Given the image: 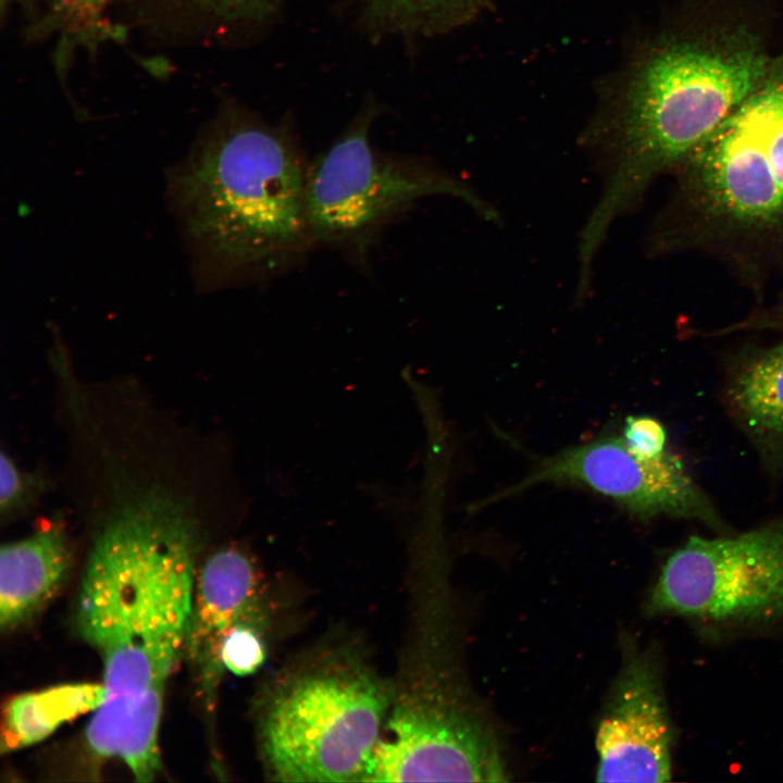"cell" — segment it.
<instances>
[{
	"label": "cell",
	"instance_id": "cell-15",
	"mask_svg": "<svg viewBox=\"0 0 783 783\" xmlns=\"http://www.w3.org/2000/svg\"><path fill=\"white\" fill-rule=\"evenodd\" d=\"M729 398L753 434L783 446V341L757 351L739 366Z\"/></svg>",
	"mask_w": 783,
	"mask_h": 783
},
{
	"label": "cell",
	"instance_id": "cell-19",
	"mask_svg": "<svg viewBox=\"0 0 783 783\" xmlns=\"http://www.w3.org/2000/svg\"><path fill=\"white\" fill-rule=\"evenodd\" d=\"M201 7L226 21L261 23L278 9L281 0H196Z\"/></svg>",
	"mask_w": 783,
	"mask_h": 783
},
{
	"label": "cell",
	"instance_id": "cell-7",
	"mask_svg": "<svg viewBox=\"0 0 783 783\" xmlns=\"http://www.w3.org/2000/svg\"><path fill=\"white\" fill-rule=\"evenodd\" d=\"M646 611L712 629L783 621V520L735 536L689 537L664 561Z\"/></svg>",
	"mask_w": 783,
	"mask_h": 783
},
{
	"label": "cell",
	"instance_id": "cell-18",
	"mask_svg": "<svg viewBox=\"0 0 783 783\" xmlns=\"http://www.w3.org/2000/svg\"><path fill=\"white\" fill-rule=\"evenodd\" d=\"M622 438L627 449L642 459H657L668 450L666 430L651 417H627Z\"/></svg>",
	"mask_w": 783,
	"mask_h": 783
},
{
	"label": "cell",
	"instance_id": "cell-17",
	"mask_svg": "<svg viewBox=\"0 0 783 783\" xmlns=\"http://www.w3.org/2000/svg\"><path fill=\"white\" fill-rule=\"evenodd\" d=\"M263 624L239 625L227 635L221 651L224 669L237 675L257 671L265 660L266 649L262 636Z\"/></svg>",
	"mask_w": 783,
	"mask_h": 783
},
{
	"label": "cell",
	"instance_id": "cell-8",
	"mask_svg": "<svg viewBox=\"0 0 783 783\" xmlns=\"http://www.w3.org/2000/svg\"><path fill=\"white\" fill-rule=\"evenodd\" d=\"M495 739L444 686L426 678L394 687L361 782H504Z\"/></svg>",
	"mask_w": 783,
	"mask_h": 783
},
{
	"label": "cell",
	"instance_id": "cell-22",
	"mask_svg": "<svg viewBox=\"0 0 783 783\" xmlns=\"http://www.w3.org/2000/svg\"><path fill=\"white\" fill-rule=\"evenodd\" d=\"M55 9L67 20L80 24L98 18L112 0H52Z\"/></svg>",
	"mask_w": 783,
	"mask_h": 783
},
{
	"label": "cell",
	"instance_id": "cell-3",
	"mask_svg": "<svg viewBox=\"0 0 783 783\" xmlns=\"http://www.w3.org/2000/svg\"><path fill=\"white\" fill-rule=\"evenodd\" d=\"M308 167L288 128L236 116L172 169L167 200L200 287L276 272L313 247Z\"/></svg>",
	"mask_w": 783,
	"mask_h": 783
},
{
	"label": "cell",
	"instance_id": "cell-12",
	"mask_svg": "<svg viewBox=\"0 0 783 783\" xmlns=\"http://www.w3.org/2000/svg\"><path fill=\"white\" fill-rule=\"evenodd\" d=\"M70 548L57 526L8 543L0 552V626L10 631L35 614L60 588Z\"/></svg>",
	"mask_w": 783,
	"mask_h": 783
},
{
	"label": "cell",
	"instance_id": "cell-16",
	"mask_svg": "<svg viewBox=\"0 0 783 783\" xmlns=\"http://www.w3.org/2000/svg\"><path fill=\"white\" fill-rule=\"evenodd\" d=\"M361 22L381 36L426 37L475 17L486 0H351Z\"/></svg>",
	"mask_w": 783,
	"mask_h": 783
},
{
	"label": "cell",
	"instance_id": "cell-5",
	"mask_svg": "<svg viewBox=\"0 0 783 783\" xmlns=\"http://www.w3.org/2000/svg\"><path fill=\"white\" fill-rule=\"evenodd\" d=\"M393 693L347 645L318 648L281 669L256 706L265 774L278 782H361Z\"/></svg>",
	"mask_w": 783,
	"mask_h": 783
},
{
	"label": "cell",
	"instance_id": "cell-10",
	"mask_svg": "<svg viewBox=\"0 0 783 783\" xmlns=\"http://www.w3.org/2000/svg\"><path fill=\"white\" fill-rule=\"evenodd\" d=\"M674 731L657 655L627 645L596 733L598 782H667Z\"/></svg>",
	"mask_w": 783,
	"mask_h": 783
},
{
	"label": "cell",
	"instance_id": "cell-20",
	"mask_svg": "<svg viewBox=\"0 0 783 783\" xmlns=\"http://www.w3.org/2000/svg\"><path fill=\"white\" fill-rule=\"evenodd\" d=\"M739 331H770L783 335V296L748 313L737 322L709 332L711 335H723Z\"/></svg>",
	"mask_w": 783,
	"mask_h": 783
},
{
	"label": "cell",
	"instance_id": "cell-6",
	"mask_svg": "<svg viewBox=\"0 0 783 783\" xmlns=\"http://www.w3.org/2000/svg\"><path fill=\"white\" fill-rule=\"evenodd\" d=\"M364 108L308 167L306 210L312 245L363 253L376 232L413 202L430 196L461 199L486 221L498 211L475 189L424 160L382 153L370 140L376 116Z\"/></svg>",
	"mask_w": 783,
	"mask_h": 783
},
{
	"label": "cell",
	"instance_id": "cell-1",
	"mask_svg": "<svg viewBox=\"0 0 783 783\" xmlns=\"http://www.w3.org/2000/svg\"><path fill=\"white\" fill-rule=\"evenodd\" d=\"M198 548L190 515L159 495L123 508L97 534L76 626L102 661L105 699L164 694L185 650Z\"/></svg>",
	"mask_w": 783,
	"mask_h": 783
},
{
	"label": "cell",
	"instance_id": "cell-11",
	"mask_svg": "<svg viewBox=\"0 0 783 783\" xmlns=\"http://www.w3.org/2000/svg\"><path fill=\"white\" fill-rule=\"evenodd\" d=\"M264 596L259 566L243 548L215 551L197 572L184 655L208 710L225 671L222 646L239 625L263 624Z\"/></svg>",
	"mask_w": 783,
	"mask_h": 783
},
{
	"label": "cell",
	"instance_id": "cell-21",
	"mask_svg": "<svg viewBox=\"0 0 783 783\" xmlns=\"http://www.w3.org/2000/svg\"><path fill=\"white\" fill-rule=\"evenodd\" d=\"M24 490L23 478L15 464L4 453L0 461V505L10 510L21 499Z\"/></svg>",
	"mask_w": 783,
	"mask_h": 783
},
{
	"label": "cell",
	"instance_id": "cell-13",
	"mask_svg": "<svg viewBox=\"0 0 783 783\" xmlns=\"http://www.w3.org/2000/svg\"><path fill=\"white\" fill-rule=\"evenodd\" d=\"M163 696L137 703L105 700L86 728L89 749L101 758L121 760L137 781H152L161 768L159 729Z\"/></svg>",
	"mask_w": 783,
	"mask_h": 783
},
{
	"label": "cell",
	"instance_id": "cell-2",
	"mask_svg": "<svg viewBox=\"0 0 783 783\" xmlns=\"http://www.w3.org/2000/svg\"><path fill=\"white\" fill-rule=\"evenodd\" d=\"M771 63L748 36L669 40L637 65L616 110L591 130L602 191L577 251L595 259L611 224L707 138L755 89Z\"/></svg>",
	"mask_w": 783,
	"mask_h": 783
},
{
	"label": "cell",
	"instance_id": "cell-9",
	"mask_svg": "<svg viewBox=\"0 0 783 783\" xmlns=\"http://www.w3.org/2000/svg\"><path fill=\"white\" fill-rule=\"evenodd\" d=\"M543 482L587 486L641 518L668 515L720 524L711 504L675 453L668 449L660 458L642 459L627 449L622 437L598 438L549 457L523 480L482 504Z\"/></svg>",
	"mask_w": 783,
	"mask_h": 783
},
{
	"label": "cell",
	"instance_id": "cell-4",
	"mask_svg": "<svg viewBox=\"0 0 783 783\" xmlns=\"http://www.w3.org/2000/svg\"><path fill=\"white\" fill-rule=\"evenodd\" d=\"M668 176L649 252L708 256L755 290L783 276V61Z\"/></svg>",
	"mask_w": 783,
	"mask_h": 783
},
{
	"label": "cell",
	"instance_id": "cell-14",
	"mask_svg": "<svg viewBox=\"0 0 783 783\" xmlns=\"http://www.w3.org/2000/svg\"><path fill=\"white\" fill-rule=\"evenodd\" d=\"M105 699L101 683L73 682L12 697L3 708L1 751L32 746L62 724L94 712Z\"/></svg>",
	"mask_w": 783,
	"mask_h": 783
}]
</instances>
